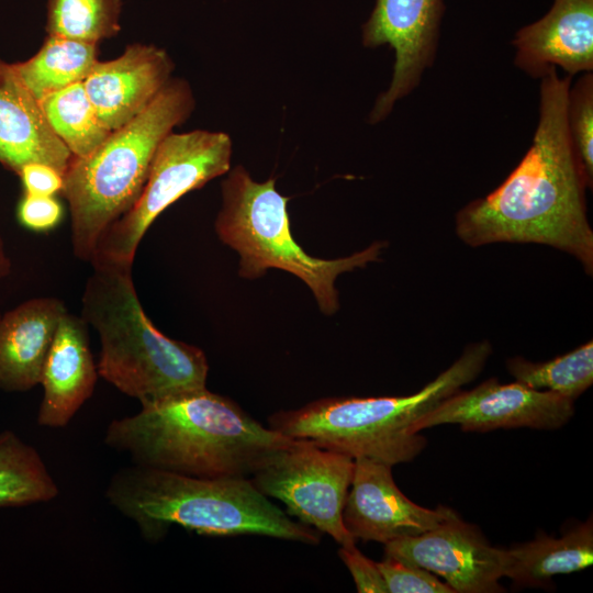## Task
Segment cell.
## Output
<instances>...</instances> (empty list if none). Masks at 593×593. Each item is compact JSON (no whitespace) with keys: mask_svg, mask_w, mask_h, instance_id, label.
Listing matches in <instances>:
<instances>
[{"mask_svg":"<svg viewBox=\"0 0 593 593\" xmlns=\"http://www.w3.org/2000/svg\"><path fill=\"white\" fill-rule=\"evenodd\" d=\"M540 80L539 119L530 147L495 190L457 212L456 234L471 247L547 245L573 256L592 276L593 230L585 202L592 184L567 126L571 77L551 69Z\"/></svg>","mask_w":593,"mask_h":593,"instance_id":"6da1fadb","label":"cell"},{"mask_svg":"<svg viewBox=\"0 0 593 593\" xmlns=\"http://www.w3.org/2000/svg\"><path fill=\"white\" fill-rule=\"evenodd\" d=\"M293 440L206 388L142 404L104 435L136 466L199 478L251 477Z\"/></svg>","mask_w":593,"mask_h":593,"instance_id":"7a4b0ae2","label":"cell"},{"mask_svg":"<svg viewBox=\"0 0 593 593\" xmlns=\"http://www.w3.org/2000/svg\"><path fill=\"white\" fill-rule=\"evenodd\" d=\"M105 496L152 541L179 525L209 536L320 542L318 530L290 518L244 477L199 478L134 465L111 478Z\"/></svg>","mask_w":593,"mask_h":593,"instance_id":"3957f363","label":"cell"},{"mask_svg":"<svg viewBox=\"0 0 593 593\" xmlns=\"http://www.w3.org/2000/svg\"><path fill=\"white\" fill-rule=\"evenodd\" d=\"M91 267L80 316L99 337V376L141 404L206 388L204 353L153 324L138 299L132 268Z\"/></svg>","mask_w":593,"mask_h":593,"instance_id":"277c9868","label":"cell"},{"mask_svg":"<svg viewBox=\"0 0 593 593\" xmlns=\"http://www.w3.org/2000/svg\"><path fill=\"white\" fill-rule=\"evenodd\" d=\"M492 346L472 343L461 356L418 392L404 396H335L281 411L269 418L270 428L292 439L394 466L411 461L426 439L411 426L439 402L461 390L483 370Z\"/></svg>","mask_w":593,"mask_h":593,"instance_id":"5b68a950","label":"cell"},{"mask_svg":"<svg viewBox=\"0 0 593 593\" xmlns=\"http://www.w3.org/2000/svg\"><path fill=\"white\" fill-rule=\"evenodd\" d=\"M194 105L189 82L171 78L142 113L112 131L90 155L72 158L60 193L70 212L75 257L90 262L103 234L138 199L158 145Z\"/></svg>","mask_w":593,"mask_h":593,"instance_id":"8992f818","label":"cell"},{"mask_svg":"<svg viewBox=\"0 0 593 593\" xmlns=\"http://www.w3.org/2000/svg\"><path fill=\"white\" fill-rule=\"evenodd\" d=\"M273 178L254 180L240 165L222 182V206L215 220L217 237L239 255V275L257 279L269 268L301 279L327 315L339 306L336 278L379 259L384 243L337 259L310 256L294 240L287 209L289 198L276 189Z\"/></svg>","mask_w":593,"mask_h":593,"instance_id":"52a82bcc","label":"cell"},{"mask_svg":"<svg viewBox=\"0 0 593 593\" xmlns=\"http://www.w3.org/2000/svg\"><path fill=\"white\" fill-rule=\"evenodd\" d=\"M233 144L224 132L169 133L158 145L134 205L99 240L90 265L133 266L153 222L186 193L231 170Z\"/></svg>","mask_w":593,"mask_h":593,"instance_id":"ba28073f","label":"cell"},{"mask_svg":"<svg viewBox=\"0 0 593 593\" xmlns=\"http://www.w3.org/2000/svg\"><path fill=\"white\" fill-rule=\"evenodd\" d=\"M354 467L348 455L294 439L265 461L250 481L267 497L281 501L301 523L347 547L356 541L343 522Z\"/></svg>","mask_w":593,"mask_h":593,"instance_id":"9c48e42d","label":"cell"},{"mask_svg":"<svg viewBox=\"0 0 593 593\" xmlns=\"http://www.w3.org/2000/svg\"><path fill=\"white\" fill-rule=\"evenodd\" d=\"M444 0H376L361 26L366 48L388 45L394 52L392 79L368 115L370 124L385 120L398 101L413 92L436 58Z\"/></svg>","mask_w":593,"mask_h":593,"instance_id":"30bf717a","label":"cell"},{"mask_svg":"<svg viewBox=\"0 0 593 593\" xmlns=\"http://www.w3.org/2000/svg\"><path fill=\"white\" fill-rule=\"evenodd\" d=\"M573 414L570 399L516 381L500 383L490 378L472 390H459L439 402L411 426L410 433L417 434L443 424H457L463 432L518 427L557 429Z\"/></svg>","mask_w":593,"mask_h":593,"instance_id":"8fae6325","label":"cell"},{"mask_svg":"<svg viewBox=\"0 0 593 593\" xmlns=\"http://www.w3.org/2000/svg\"><path fill=\"white\" fill-rule=\"evenodd\" d=\"M385 557L422 567L445 579L455 593H496L507 574V550L490 545L458 514L415 536L384 544Z\"/></svg>","mask_w":593,"mask_h":593,"instance_id":"7c38bea8","label":"cell"},{"mask_svg":"<svg viewBox=\"0 0 593 593\" xmlns=\"http://www.w3.org/2000/svg\"><path fill=\"white\" fill-rule=\"evenodd\" d=\"M392 466L366 457L355 458L353 480L343 510L348 533L383 545L435 528L457 513L415 504L395 484Z\"/></svg>","mask_w":593,"mask_h":593,"instance_id":"4fadbf2b","label":"cell"},{"mask_svg":"<svg viewBox=\"0 0 593 593\" xmlns=\"http://www.w3.org/2000/svg\"><path fill=\"white\" fill-rule=\"evenodd\" d=\"M174 69L164 48L134 43L112 60H98L82 83L100 122L112 132L154 101Z\"/></svg>","mask_w":593,"mask_h":593,"instance_id":"5bb4252c","label":"cell"},{"mask_svg":"<svg viewBox=\"0 0 593 593\" xmlns=\"http://www.w3.org/2000/svg\"><path fill=\"white\" fill-rule=\"evenodd\" d=\"M514 63L533 78L560 67L567 76L593 70V0H553L539 20L516 31Z\"/></svg>","mask_w":593,"mask_h":593,"instance_id":"9a60e30c","label":"cell"},{"mask_svg":"<svg viewBox=\"0 0 593 593\" xmlns=\"http://www.w3.org/2000/svg\"><path fill=\"white\" fill-rule=\"evenodd\" d=\"M98 367L89 345L88 324L66 312L47 351L40 384L43 399L37 413L41 426L60 428L69 424L92 396Z\"/></svg>","mask_w":593,"mask_h":593,"instance_id":"2e32d148","label":"cell"},{"mask_svg":"<svg viewBox=\"0 0 593 593\" xmlns=\"http://www.w3.org/2000/svg\"><path fill=\"white\" fill-rule=\"evenodd\" d=\"M74 156L52 131L40 101L13 65L0 58V165L16 176L31 163H42L63 175Z\"/></svg>","mask_w":593,"mask_h":593,"instance_id":"e0dca14e","label":"cell"},{"mask_svg":"<svg viewBox=\"0 0 593 593\" xmlns=\"http://www.w3.org/2000/svg\"><path fill=\"white\" fill-rule=\"evenodd\" d=\"M68 312L55 296L27 299L0 316V390L25 392L40 384L60 318Z\"/></svg>","mask_w":593,"mask_h":593,"instance_id":"ac0fdd59","label":"cell"},{"mask_svg":"<svg viewBox=\"0 0 593 593\" xmlns=\"http://www.w3.org/2000/svg\"><path fill=\"white\" fill-rule=\"evenodd\" d=\"M506 577L519 585H538L557 574L581 571L593 563L592 518L561 537L537 536L507 550Z\"/></svg>","mask_w":593,"mask_h":593,"instance_id":"d6986e66","label":"cell"},{"mask_svg":"<svg viewBox=\"0 0 593 593\" xmlns=\"http://www.w3.org/2000/svg\"><path fill=\"white\" fill-rule=\"evenodd\" d=\"M98 44L49 36L36 54L13 68L40 101L47 94L83 82L98 59Z\"/></svg>","mask_w":593,"mask_h":593,"instance_id":"ffe728a7","label":"cell"},{"mask_svg":"<svg viewBox=\"0 0 593 593\" xmlns=\"http://www.w3.org/2000/svg\"><path fill=\"white\" fill-rule=\"evenodd\" d=\"M58 494L38 451L14 432H0V507L45 503Z\"/></svg>","mask_w":593,"mask_h":593,"instance_id":"44dd1931","label":"cell"},{"mask_svg":"<svg viewBox=\"0 0 593 593\" xmlns=\"http://www.w3.org/2000/svg\"><path fill=\"white\" fill-rule=\"evenodd\" d=\"M40 104L52 131L74 157L90 155L111 133L100 122L82 82L47 94Z\"/></svg>","mask_w":593,"mask_h":593,"instance_id":"7402d4cb","label":"cell"},{"mask_svg":"<svg viewBox=\"0 0 593 593\" xmlns=\"http://www.w3.org/2000/svg\"><path fill=\"white\" fill-rule=\"evenodd\" d=\"M506 368L516 382L574 401L593 383V342L544 362L510 358Z\"/></svg>","mask_w":593,"mask_h":593,"instance_id":"603a6c76","label":"cell"},{"mask_svg":"<svg viewBox=\"0 0 593 593\" xmlns=\"http://www.w3.org/2000/svg\"><path fill=\"white\" fill-rule=\"evenodd\" d=\"M121 12L122 0H47L46 32L98 44L121 31Z\"/></svg>","mask_w":593,"mask_h":593,"instance_id":"cb8c5ba5","label":"cell"},{"mask_svg":"<svg viewBox=\"0 0 593 593\" xmlns=\"http://www.w3.org/2000/svg\"><path fill=\"white\" fill-rule=\"evenodd\" d=\"M567 126L572 148L589 182L593 183V72H583L570 85Z\"/></svg>","mask_w":593,"mask_h":593,"instance_id":"d4e9b609","label":"cell"},{"mask_svg":"<svg viewBox=\"0 0 593 593\" xmlns=\"http://www.w3.org/2000/svg\"><path fill=\"white\" fill-rule=\"evenodd\" d=\"M385 581L388 593H455L430 571L398 559L385 557L377 562Z\"/></svg>","mask_w":593,"mask_h":593,"instance_id":"484cf974","label":"cell"},{"mask_svg":"<svg viewBox=\"0 0 593 593\" xmlns=\"http://www.w3.org/2000/svg\"><path fill=\"white\" fill-rule=\"evenodd\" d=\"M64 209L54 195L23 193L16 208L19 223L36 233L52 231L59 225Z\"/></svg>","mask_w":593,"mask_h":593,"instance_id":"4316f807","label":"cell"},{"mask_svg":"<svg viewBox=\"0 0 593 593\" xmlns=\"http://www.w3.org/2000/svg\"><path fill=\"white\" fill-rule=\"evenodd\" d=\"M338 556L351 573L359 593H388L377 562L363 556L355 545L340 547Z\"/></svg>","mask_w":593,"mask_h":593,"instance_id":"83f0119b","label":"cell"},{"mask_svg":"<svg viewBox=\"0 0 593 593\" xmlns=\"http://www.w3.org/2000/svg\"><path fill=\"white\" fill-rule=\"evenodd\" d=\"M18 176L21 179L25 193L54 195L63 189L64 175L46 164H27L21 169Z\"/></svg>","mask_w":593,"mask_h":593,"instance_id":"f1b7e54d","label":"cell"},{"mask_svg":"<svg viewBox=\"0 0 593 593\" xmlns=\"http://www.w3.org/2000/svg\"><path fill=\"white\" fill-rule=\"evenodd\" d=\"M12 271V260L8 254L5 243L0 235V280L7 278Z\"/></svg>","mask_w":593,"mask_h":593,"instance_id":"f546056e","label":"cell"},{"mask_svg":"<svg viewBox=\"0 0 593 593\" xmlns=\"http://www.w3.org/2000/svg\"><path fill=\"white\" fill-rule=\"evenodd\" d=\"M0 316H1V312H0Z\"/></svg>","mask_w":593,"mask_h":593,"instance_id":"4dcf8cb0","label":"cell"}]
</instances>
